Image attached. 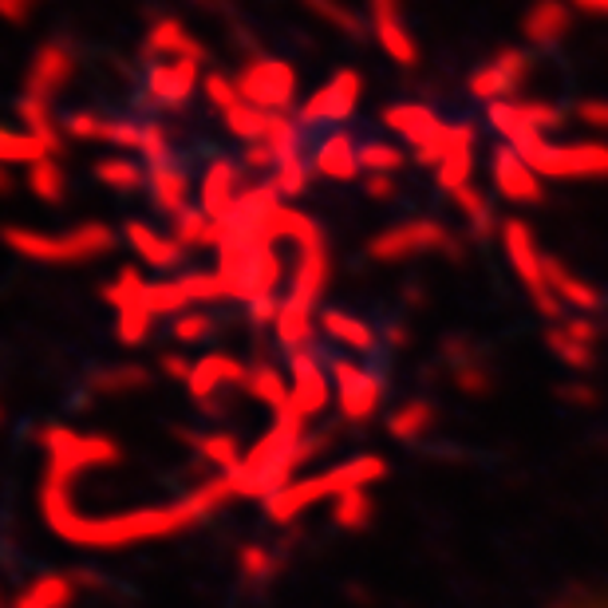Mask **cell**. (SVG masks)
Listing matches in <instances>:
<instances>
[{"mask_svg": "<svg viewBox=\"0 0 608 608\" xmlns=\"http://www.w3.org/2000/svg\"><path fill=\"white\" fill-rule=\"evenodd\" d=\"M281 312V300L277 297H258V300H249V320L253 324H273Z\"/></svg>", "mask_w": 608, "mask_h": 608, "instance_id": "obj_52", "label": "cell"}, {"mask_svg": "<svg viewBox=\"0 0 608 608\" xmlns=\"http://www.w3.org/2000/svg\"><path fill=\"white\" fill-rule=\"evenodd\" d=\"M186 443L194 446L206 463H214L222 475H234V470L241 466V458H246L234 434H194V439H186Z\"/></svg>", "mask_w": 608, "mask_h": 608, "instance_id": "obj_34", "label": "cell"}, {"mask_svg": "<svg viewBox=\"0 0 608 608\" xmlns=\"http://www.w3.org/2000/svg\"><path fill=\"white\" fill-rule=\"evenodd\" d=\"M434 424V407L427 400H407L388 415V434L395 443H419Z\"/></svg>", "mask_w": 608, "mask_h": 608, "instance_id": "obj_25", "label": "cell"}, {"mask_svg": "<svg viewBox=\"0 0 608 608\" xmlns=\"http://www.w3.org/2000/svg\"><path fill=\"white\" fill-rule=\"evenodd\" d=\"M12 186H16V182H12V170H9V166H0V194H9Z\"/></svg>", "mask_w": 608, "mask_h": 608, "instance_id": "obj_54", "label": "cell"}, {"mask_svg": "<svg viewBox=\"0 0 608 608\" xmlns=\"http://www.w3.org/2000/svg\"><path fill=\"white\" fill-rule=\"evenodd\" d=\"M63 134H68V139H80V143H104V146H115V151H131L134 155V151H139V139H143V123L75 111L63 119Z\"/></svg>", "mask_w": 608, "mask_h": 608, "instance_id": "obj_10", "label": "cell"}, {"mask_svg": "<svg viewBox=\"0 0 608 608\" xmlns=\"http://www.w3.org/2000/svg\"><path fill=\"white\" fill-rule=\"evenodd\" d=\"M72 600H75L72 581L60 577V573H48V577L32 581V585L24 588V597L12 608H72Z\"/></svg>", "mask_w": 608, "mask_h": 608, "instance_id": "obj_31", "label": "cell"}, {"mask_svg": "<svg viewBox=\"0 0 608 608\" xmlns=\"http://www.w3.org/2000/svg\"><path fill=\"white\" fill-rule=\"evenodd\" d=\"M454 202H458V210L463 214H470V222H475L478 229H490V206H486V198L478 194L475 186H463L458 194H451Z\"/></svg>", "mask_w": 608, "mask_h": 608, "instance_id": "obj_47", "label": "cell"}, {"mask_svg": "<svg viewBox=\"0 0 608 608\" xmlns=\"http://www.w3.org/2000/svg\"><path fill=\"white\" fill-rule=\"evenodd\" d=\"M246 380H249L246 363L234 360V356H226V351H210V356L194 360V371H190L186 388H190L194 400H210L217 388H226V383H241V388H246Z\"/></svg>", "mask_w": 608, "mask_h": 608, "instance_id": "obj_16", "label": "cell"}, {"mask_svg": "<svg viewBox=\"0 0 608 608\" xmlns=\"http://www.w3.org/2000/svg\"><path fill=\"white\" fill-rule=\"evenodd\" d=\"M505 249H510V261L517 265V273H522L529 285H537V281H541V261H537L534 241H529L526 226H517V222L505 226Z\"/></svg>", "mask_w": 608, "mask_h": 608, "instance_id": "obj_38", "label": "cell"}, {"mask_svg": "<svg viewBox=\"0 0 608 608\" xmlns=\"http://www.w3.org/2000/svg\"><path fill=\"white\" fill-rule=\"evenodd\" d=\"M146 56L151 60L146 63H163V60H206V48L190 36V32L182 28L178 21H163L151 28V36H146Z\"/></svg>", "mask_w": 608, "mask_h": 608, "instance_id": "obj_18", "label": "cell"}, {"mask_svg": "<svg viewBox=\"0 0 608 608\" xmlns=\"http://www.w3.org/2000/svg\"><path fill=\"white\" fill-rule=\"evenodd\" d=\"M371 28H375V40H380L383 56L395 68H415L419 63V44H415L412 28L403 24L395 0H371Z\"/></svg>", "mask_w": 608, "mask_h": 608, "instance_id": "obj_12", "label": "cell"}, {"mask_svg": "<svg viewBox=\"0 0 608 608\" xmlns=\"http://www.w3.org/2000/svg\"><path fill=\"white\" fill-rule=\"evenodd\" d=\"M371 517H375V502H371L368 490H348V494L332 498V522L341 529H348V534L368 529Z\"/></svg>", "mask_w": 608, "mask_h": 608, "instance_id": "obj_32", "label": "cell"}, {"mask_svg": "<svg viewBox=\"0 0 608 608\" xmlns=\"http://www.w3.org/2000/svg\"><path fill=\"white\" fill-rule=\"evenodd\" d=\"M123 238H127V246L139 253V261L151 269H175L186 253L175 238H163V234H158L155 226H146V222H127Z\"/></svg>", "mask_w": 608, "mask_h": 608, "instance_id": "obj_19", "label": "cell"}, {"mask_svg": "<svg viewBox=\"0 0 608 608\" xmlns=\"http://www.w3.org/2000/svg\"><path fill=\"white\" fill-rule=\"evenodd\" d=\"M238 569H241V577L246 581L265 585V581H273L281 569H285V561H281V553H273L269 546H241Z\"/></svg>", "mask_w": 608, "mask_h": 608, "instance_id": "obj_36", "label": "cell"}, {"mask_svg": "<svg viewBox=\"0 0 608 608\" xmlns=\"http://www.w3.org/2000/svg\"><path fill=\"white\" fill-rule=\"evenodd\" d=\"M451 246L454 238L443 222H434V217H407V222H395V226H388L383 234H375L368 241V258L392 265V261H412Z\"/></svg>", "mask_w": 608, "mask_h": 608, "instance_id": "obj_3", "label": "cell"}, {"mask_svg": "<svg viewBox=\"0 0 608 608\" xmlns=\"http://www.w3.org/2000/svg\"><path fill=\"white\" fill-rule=\"evenodd\" d=\"M214 332V317L202 309H186L175 317V324H170V336H175L178 344H202Z\"/></svg>", "mask_w": 608, "mask_h": 608, "instance_id": "obj_43", "label": "cell"}, {"mask_svg": "<svg viewBox=\"0 0 608 608\" xmlns=\"http://www.w3.org/2000/svg\"><path fill=\"white\" fill-rule=\"evenodd\" d=\"M146 293V281L143 273H134V269H123L119 277L111 281L104 289V300L111 305V309H123V305H131V300H139Z\"/></svg>", "mask_w": 608, "mask_h": 608, "instance_id": "obj_45", "label": "cell"}, {"mask_svg": "<svg viewBox=\"0 0 608 608\" xmlns=\"http://www.w3.org/2000/svg\"><path fill=\"white\" fill-rule=\"evenodd\" d=\"M0 608H9V600H4V593H0Z\"/></svg>", "mask_w": 608, "mask_h": 608, "instance_id": "obj_55", "label": "cell"}, {"mask_svg": "<svg viewBox=\"0 0 608 608\" xmlns=\"http://www.w3.org/2000/svg\"><path fill=\"white\" fill-rule=\"evenodd\" d=\"M222 119H226V131L249 146V143H261V139L269 134V119H273V111H261V107L238 99V104L229 107Z\"/></svg>", "mask_w": 608, "mask_h": 608, "instance_id": "obj_33", "label": "cell"}, {"mask_svg": "<svg viewBox=\"0 0 608 608\" xmlns=\"http://www.w3.org/2000/svg\"><path fill=\"white\" fill-rule=\"evenodd\" d=\"M363 194L375 198V202H392L400 190H395V175H363Z\"/></svg>", "mask_w": 608, "mask_h": 608, "instance_id": "obj_49", "label": "cell"}, {"mask_svg": "<svg viewBox=\"0 0 608 608\" xmlns=\"http://www.w3.org/2000/svg\"><path fill=\"white\" fill-rule=\"evenodd\" d=\"M332 395H336L348 424H363L383 403V380L375 371L360 368V363L336 360L332 363Z\"/></svg>", "mask_w": 608, "mask_h": 608, "instance_id": "obj_6", "label": "cell"}, {"mask_svg": "<svg viewBox=\"0 0 608 608\" xmlns=\"http://www.w3.org/2000/svg\"><path fill=\"white\" fill-rule=\"evenodd\" d=\"M72 470L68 466L48 463V475L40 486V510L44 522L56 529L60 541H72L83 549H123V546H143L155 537H175L182 529L198 526L214 514L217 505L229 502V478H210L206 486H198L194 494L178 498L170 505H151V510H134V514H111V517H83L72 505Z\"/></svg>", "mask_w": 608, "mask_h": 608, "instance_id": "obj_1", "label": "cell"}, {"mask_svg": "<svg viewBox=\"0 0 608 608\" xmlns=\"http://www.w3.org/2000/svg\"><path fill=\"white\" fill-rule=\"evenodd\" d=\"M309 170H312V163H305V158H285V163L269 175V186L277 190L281 198H300L305 194V186H309Z\"/></svg>", "mask_w": 608, "mask_h": 608, "instance_id": "obj_42", "label": "cell"}, {"mask_svg": "<svg viewBox=\"0 0 608 608\" xmlns=\"http://www.w3.org/2000/svg\"><path fill=\"white\" fill-rule=\"evenodd\" d=\"M143 375H146L143 368H115V371H107V375H99L95 388H99V392H127V388H139Z\"/></svg>", "mask_w": 608, "mask_h": 608, "instance_id": "obj_48", "label": "cell"}, {"mask_svg": "<svg viewBox=\"0 0 608 608\" xmlns=\"http://www.w3.org/2000/svg\"><path fill=\"white\" fill-rule=\"evenodd\" d=\"M151 198H155V206L163 210L166 217H178L182 210H190V178L175 166H163V170H151Z\"/></svg>", "mask_w": 608, "mask_h": 608, "instance_id": "obj_24", "label": "cell"}, {"mask_svg": "<svg viewBox=\"0 0 608 608\" xmlns=\"http://www.w3.org/2000/svg\"><path fill=\"white\" fill-rule=\"evenodd\" d=\"M143 155L146 170H163V166H175V146H170V131L163 123H143V139H139V151Z\"/></svg>", "mask_w": 608, "mask_h": 608, "instance_id": "obj_39", "label": "cell"}, {"mask_svg": "<svg viewBox=\"0 0 608 608\" xmlns=\"http://www.w3.org/2000/svg\"><path fill=\"white\" fill-rule=\"evenodd\" d=\"M246 392L253 395L258 403H265L269 412H273V419H277V415L297 412V407H293V383L285 380L277 368H269V363H261V368H249Z\"/></svg>", "mask_w": 608, "mask_h": 608, "instance_id": "obj_22", "label": "cell"}, {"mask_svg": "<svg viewBox=\"0 0 608 608\" xmlns=\"http://www.w3.org/2000/svg\"><path fill=\"white\" fill-rule=\"evenodd\" d=\"M241 163H246L249 170H269V175L277 170V155H273L265 143H249L246 146V158H241Z\"/></svg>", "mask_w": 608, "mask_h": 608, "instance_id": "obj_50", "label": "cell"}, {"mask_svg": "<svg viewBox=\"0 0 608 608\" xmlns=\"http://www.w3.org/2000/svg\"><path fill=\"white\" fill-rule=\"evenodd\" d=\"M320 332H324L332 344H344V348L360 351V356L375 348V329H371L368 320L351 317V312H344V309L320 312Z\"/></svg>", "mask_w": 608, "mask_h": 608, "instance_id": "obj_21", "label": "cell"}, {"mask_svg": "<svg viewBox=\"0 0 608 608\" xmlns=\"http://www.w3.org/2000/svg\"><path fill=\"white\" fill-rule=\"evenodd\" d=\"M163 371L170 375V380L186 383L190 380V371H194V363L186 360V356H178V351H170V356H163Z\"/></svg>", "mask_w": 608, "mask_h": 608, "instance_id": "obj_53", "label": "cell"}, {"mask_svg": "<svg viewBox=\"0 0 608 608\" xmlns=\"http://www.w3.org/2000/svg\"><path fill=\"white\" fill-rule=\"evenodd\" d=\"M170 238L178 241L182 249H194V246H217L222 241V226H217L214 217H206L202 210H182L178 217H170Z\"/></svg>", "mask_w": 608, "mask_h": 608, "instance_id": "obj_28", "label": "cell"}, {"mask_svg": "<svg viewBox=\"0 0 608 608\" xmlns=\"http://www.w3.org/2000/svg\"><path fill=\"white\" fill-rule=\"evenodd\" d=\"M40 0H0V21L9 24H24L32 16V9H36Z\"/></svg>", "mask_w": 608, "mask_h": 608, "instance_id": "obj_51", "label": "cell"}, {"mask_svg": "<svg viewBox=\"0 0 608 608\" xmlns=\"http://www.w3.org/2000/svg\"><path fill=\"white\" fill-rule=\"evenodd\" d=\"M48 155L44 143H36L32 134L24 131H4L0 127V166H32Z\"/></svg>", "mask_w": 608, "mask_h": 608, "instance_id": "obj_40", "label": "cell"}, {"mask_svg": "<svg viewBox=\"0 0 608 608\" xmlns=\"http://www.w3.org/2000/svg\"><path fill=\"white\" fill-rule=\"evenodd\" d=\"M238 95L246 104L261 107V111L281 115L297 99V72H293V63L273 60V56L249 60L238 72Z\"/></svg>", "mask_w": 608, "mask_h": 608, "instance_id": "obj_4", "label": "cell"}, {"mask_svg": "<svg viewBox=\"0 0 608 608\" xmlns=\"http://www.w3.org/2000/svg\"><path fill=\"white\" fill-rule=\"evenodd\" d=\"M517 75H522V60H517V56H498L490 68L470 75V92H475L478 99H498V95H505L514 87Z\"/></svg>", "mask_w": 608, "mask_h": 608, "instance_id": "obj_30", "label": "cell"}, {"mask_svg": "<svg viewBox=\"0 0 608 608\" xmlns=\"http://www.w3.org/2000/svg\"><path fill=\"white\" fill-rule=\"evenodd\" d=\"M75 75V56L63 40H48L36 48V56L28 60V72H24V95L32 99H44L52 104L56 95L68 87V80Z\"/></svg>", "mask_w": 608, "mask_h": 608, "instance_id": "obj_7", "label": "cell"}, {"mask_svg": "<svg viewBox=\"0 0 608 608\" xmlns=\"http://www.w3.org/2000/svg\"><path fill=\"white\" fill-rule=\"evenodd\" d=\"M16 119L24 123V134H32L36 143H44L48 155H60L63 151V119H56L52 104H44V99H32V95H21L16 99Z\"/></svg>", "mask_w": 608, "mask_h": 608, "instance_id": "obj_20", "label": "cell"}, {"mask_svg": "<svg viewBox=\"0 0 608 608\" xmlns=\"http://www.w3.org/2000/svg\"><path fill=\"white\" fill-rule=\"evenodd\" d=\"M360 166H363V175H395V170L407 166V155H403L395 143L371 139V143H360Z\"/></svg>", "mask_w": 608, "mask_h": 608, "instance_id": "obj_41", "label": "cell"}, {"mask_svg": "<svg viewBox=\"0 0 608 608\" xmlns=\"http://www.w3.org/2000/svg\"><path fill=\"white\" fill-rule=\"evenodd\" d=\"M494 178H498V190H502L505 198H514V202H534L537 198L534 175H529L526 163H522L514 151H498Z\"/></svg>", "mask_w": 608, "mask_h": 608, "instance_id": "obj_29", "label": "cell"}, {"mask_svg": "<svg viewBox=\"0 0 608 608\" xmlns=\"http://www.w3.org/2000/svg\"><path fill=\"white\" fill-rule=\"evenodd\" d=\"M155 312L146 309V300H131V305H123V309H115V332H119V344H127V348H134V344H143L146 336H151V324H155Z\"/></svg>", "mask_w": 608, "mask_h": 608, "instance_id": "obj_35", "label": "cell"}, {"mask_svg": "<svg viewBox=\"0 0 608 608\" xmlns=\"http://www.w3.org/2000/svg\"><path fill=\"white\" fill-rule=\"evenodd\" d=\"M0 241H4V249H12L16 258L36 261V265H80L72 234H44V229L4 226L0 229Z\"/></svg>", "mask_w": 608, "mask_h": 608, "instance_id": "obj_9", "label": "cell"}, {"mask_svg": "<svg viewBox=\"0 0 608 608\" xmlns=\"http://www.w3.org/2000/svg\"><path fill=\"white\" fill-rule=\"evenodd\" d=\"M24 186L32 190V198H40L48 206L63 202L68 198V170L56 155H44L40 163L28 166V175H24Z\"/></svg>", "mask_w": 608, "mask_h": 608, "instance_id": "obj_26", "label": "cell"}, {"mask_svg": "<svg viewBox=\"0 0 608 608\" xmlns=\"http://www.w3.org/2000/svg\"><path fill=\"white\" fill-rule=\"evenodd\" d=\"M360 95H363V75L356 72V68H341L324 87H317V92L300 104L297 123L300 127L344 123V119H351V111L360 107Z\"/></svg>", "mask_w": 608, "mask_h": 608, "instance_id": "obj_5", "label": "cell"}, {"mask_svg": "<svg viewBox=\"0 0 608 608\" xmlns=\"http://www.w3.org/2000/svg\"><path fill=\"white\" fill-rule=\"evenodd\" d=\"M300 131H305V127H300L297 119H289L285 111L269 119V134L261 139V143H265L269 151L277 155V166L285 163V158H297L300 155Z\"/></svg>", "mask_w": 608, "mask_h": 608, "instance_id": "obj_37", "label": "cell"}, {"mask_svg": "<svg viewBox=\"0 0 608 608\" xmlns=\"http://www.w3.org/2000/svg\"><path fill=\"white\" fill-rule=\"evenodd\" d=\"M312 170H317L320 178H329V182H356V178L363 175L360 143H351V134H344V131L329 134V139L317 146V155H312Z\"/></svg>", "mask_w": 608, "mask_h": 608, "instance_id": "obj_15", "label": "cell"}, {"mask_svg": "<svg viewBox=\"0 0 608 608\" xmlns=\"http://www.w3.org/2000/svg\"><path fill=\"white\" fill-rule=\"evenodd\" d=\"M202 95H206L210 107H214L217 115H226L229 107L241 99V95H238V80H229V75H222V72H206V75H202Z\"/></svg>", "mask_w": 608, "mask_h": 608, "instance_id": "obj_44", "label": "cell"}, {"mask_svg": "<svg viewBox=\"0 0 608 608\" xmlns=\"http://www.w3.org/2000/svg\"><path fill=\"white\" fill-rule=\"evenodd\" d=\"M380 478H388V463H383L380 454H360V458H351V463H341V466H332V470H324V475L289 482L273 498H265V517L269 522H277V526H289V522H297L305 510H312V505L324 502V498H341V494H348V490H368V486L380 482Z\"/></svg>", "mask_w": 608, "mask_h": 608, "instance_id": "obj_2", "label": "cell"}, {"mask_svg": "<svg viewBox=\"0 0 608 608\" xmlns=\"http://www.w3.org/2000/svg\"><path fill=\"white\" fill-rule=\"evenodd\" d=\"M95 178H99V186L115 190V194H134V190H143L151 182V170L131 155H107L95 163Z\"/></svg>", "mask_w": 608, "mask_h": 608, "instance_id": "obj_23", "label": "cell"}, {"mask_svg": "<svg viewBox=\"0 0 608 608\" xmlns=\"http://www.w3.org/2000/svg\"><path fill=\"white\" fill-rule=\"evenodd\" d=\"M383 127H388L392 134H400L412 151L434 143V139L446 131V123L427 104H392L388 111H383Z\"/></svg>", "mask_w": 608, "mask_h": 608, "instance_id": "obj_14", "label": "cell"}, {"mask_svg": "<svg viewBox=\"0 0 608 608\" xmlns=\"http://www.w3.org/2000/svg\"><path fill=\"white\" fill-rule=\"evenodd\" d=\"M241 198V178H238V166L229 163V158H217V163L206 166V175H202V186H198V210L206 217H214L217 226L234 214Z\"/></svg>", "mask_w": 608, "mask_h": 608, "instance_id": "obj_13", "label": "cell"}, {"mask_svg": "<svg viewBox=\"0 0 608 608\" xmlns=\"http://www.w3.org/2000/svg\"><path fill=\"white\" fill-rule=\"evenodd\" d=\"M289 375H293V407H297L305 419L320 415L332 400V375H324L320 360L309 348H300L289 356Z\"/></svg>", "mask_w": 608, "mask_h": 608, "instance_id": "obj_11", "label": "cell"}, {"mask_svg": "<svg viewBox=\"0 0 608 608\" xmlns=\"http://www.w3.org/2000/svg\"><path fill=\"white\" fill-rule=\"evenodd\" d=\"M273 332H277V341L285 344L289 351L309 348L312 332H317V320H312V309H300V305H293V300L285 297V300H281L277 320H273Z\"/></svg>", "mask_w": 608, "mask_h": 608, "instance_id": "obj_27", "label": "cell"}, {"mask_svg": "<svg viewBox=\"0 0 608 608\" xmlns=\"http://www.w3.org/2000/svg\"><path fill=\"white\" fill-rule=\"evenodd\" d=\"M470 143H475V131L466 123L446 127V155L443 163L434 166V178H439L443 194H458L463 186H470Z\"/></svg>", "mask_w": 608, "mask_h": 608, "instance_id": "obj_17", "label": "cell"}, {"mask_svg": "<svg viewBox=\"0 0 608 608\" xmlns=\"http://www.w3.org/2000/svg\"><path fill=\"white\" fill-rule=\"evenodd\" d=\"M0 415H4V412H0Z\"/></svg>", "mask_w": 608, "mask_h": 608, "instance_id": "obj_56", "label": "cell"}, {"mask_svg": "<svg viewBox=\"0 0 608 608\" xmlns=\"http://www.w3.org/2000/svg\"><path fill=\"white\" fill-rule=\"evenodd\" d=\"M309 9L317 12V16H324V21H329L332 28L348 32V36H363L360 16H356V12H348V9H341L336 0H309Z\"/></svg>", "mask_w": 608, "mask_h": 608, "instance_id": "obj_46", "label": "cell"}, {"mask_svg": "<svg viewBox=\"0 0 608 608\" xmlns=\"http://www.w3.org/2000/svg\"><path fill=\"white\" fill-rule=\"evenodd\" d=\"M202 87V63L198 60H163L146 63V95L158 107H186L194 99V92Z\"/></svg>", "mask_w": 608, "mask_h": 608, "instance_id": "obj_8", "label": "cell"}]
</instances>
